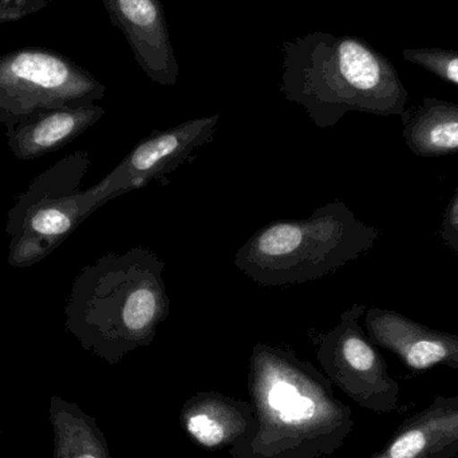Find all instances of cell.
<instances>
[{"instance_id": "cell-1", "label": "cell", "mask_w": 458, "mask_h": 458, "mask_svg": "<svg viewBox=\"0 0 458 458\" xmlns=\"http://www.w3.org/2000/svg\"><path fill=\"white\" fill-rule=\"evenodd\" d=\"M247 386L255 427L229 449L232 458L330 457L354 429L352 408L330 379L291 347L256 344Z\"/></svg>"}, {"instance_id": "cell-2", "label": "cell", "mask_w": 458, "mask_h": 458, "mask_svg": "<svg viewBox=\"0 0 458 458\" xmlns=\"http://www.w3.org/2000/svg\"><path fill=\"white\" fill-rule=\"evenodd\" d=\"M165 266L155 250L134 247L83 267L64 307L66 330L109 365L150 346L171 312Z\"/></svg>"}, {"instance_id": "cell-3", "label": "cell", "mask_w": 458, "mask_h": 458, "mask_svg": "<svg viewBox=\"0 0 458 458\" xmlns=\"http://www.w3.org/2000/svg\"><path fill=\"white\" fill-rule=\"evenodd\" d=\"M282 54L280 93L317 128H333L350 112L405 115L409 93L397 69L366 40L314 31L283 42Z\"/></svg>"}, {"instance_id": "cell-4", "label": "cell", "mask_w": 458, "mask_h": 458, "mask_svg": "<svg viewBox=\"0 0 458 458\" xmlns=\"http://www.w3.org/2000/svg\"><path fill=\"white\" fill-rule=\"evenodd\" d=\"M378 237L346 203L333 201L306 219L264 225L237 250L234 266L261 287L303 284L370 252Z\"/></svg>"}, {"instance_id": "cell-5", "label": "cell", "mask_w": 458, "mask_h": 458, "mask_svg": "<svg viewBox=\"0 0 458 458\" xmlns=\"http://www.w3.org/2000/svg\"><path fill=\"white\" fill-rule=\"evenodd\" d=\"M90 164L89 150L72 153L38 174L16 198L5 223L11 267L29 268L45 260L101 208L91 188H81Z\"/></svg>"}, {"instance_id": "cell-6", "label": "cell", "mask_w": 458, "mask_h": 458, "mask_svg": "<svg viewBox=\"0 0 458 458\" xmlns=\"http://www.w3.org/2000/svg\"><path fill=\"white\" fill-rule=\"evenodd\" d=\"M106 86L64 54L21 47L0 55V123L15 125L43 109L101 101Z\"/></svg>"}, {"instance_id": "cell-7", "label": "cell", "mask_w": 458, "mask_h": 458, "mask_svg": "<svg viewBox=\"0 0 458 458\" xmlns=\"http://www.w3.org/2000/svg\"><path fill=\"white\" fill-rule=\"evenodd\" d=\"M366 310L365 304H352L331 330L310 331V338L331 384L360 408L389 414L398 409L400 384L390 376L386 360L360 325Z\"/></svg>"}, {"instance_id": "cell-8", "label": "cell", "mask_w": 458, "mask_h": 458, "mask_svg": "<svg viewBox=\"0 0 458 458\" xmlns=\"http://www.w3.org/2000/svg\"><path fill=\"white\" fill-rule=\"evenodd\" d=\"M219 121L220 115L214 114L185 121L166 131H153L106 177L91 187L97 200L105 206L156 180L165 182L168 174L187 164L196 150L214 140Z\"/></svg>"}, {"instance_id": "cell-9", "label": "cell", "mask_w": 458, "mask_h": 458, "mask_svg": "<svg viewBox=\"0 0 458 458\" xmlns=\"http://www.w3.org/2000/svg\"><path fill=\"white\" fill-rule=\"evenodd\" d=\"M113 26L128 40L142 72L161 86H176L180 66L160 0H102Z\"/></svg>"}, {"instance_id": "cell-10", "label": "cell", "mask_w": 458, "mask_h": 458, "mask_svg": "<svg viewBox=\"0 0 458 458\" xmlns=\"http://www.w3.org/2000/svg\"><path fill=\"white\" fill-rule=\"evenodd\" d=\"M366 334L377 347L394 354L409 370L424 373L436 366L458 371V335L433 330L393 310L365 312Z\"/></svg>"}, {"instance_id": "cell-11", "label": "cell", "mask_w": 458, "mask_h": 458, "mask_svg": "<svg viewBox=\"0 0 458 458\" xmlns=\"http://www.w3.org/2000/svg\"><path fill=\"white\" fill-rule=\"evenodd\" d=\"M179 421L196 446L208 452L229 451L255 427V409L231 395L199 392L185 401Z\"/></svg>"}, {"instance_id": "cell-12", "label": "cell", "mask_w": 458, "mask_h": 458, "mask_svg": "<svg viewBox=\"0 0 458 458\" xmlns=\"http://www.w3.org/2000/svg\"><path fill=\"white\" fill-rule=\"evenodd\" d=\"M458 454V395H436L406 419L371 458H454Z\"/></svg>"}, {"instance_id": "cell-13", "label": "cell", "mask_w": 458, "mask_h": 458, "mask_svg": "<svg viewBox=\"0 0 458 458\" xmlns=\"http://www.w3.org/2000/svg\"><path fill=\"white\" fill-rule=\"evenodd\" d=\"M104 115L97 104L38 110L5 128L8 148L19 160H35L66 147Z\"/></svg>"}, {"instance_id": "cell-14", "label": "cell", "mask_w": 458, "mask_h": 458, "mask_svg": "<svg viewBox=\"0 0 458 458\" xmlns=\"http://www.w3.org/2000/svg\"><path fill=\"white\" fill-rule=\"evenodd\" d=\"M406 147L419 157L458 155V104L425 97L403 118Z\"/></svg>"}, {"instance_id": "cell-15", "label": "cell", "mask_w": 458, "mask_h": 458, "mask_svg": "<svg viewBox=\"0 0 458 458\" xmlns=\"http://www.w3.org/2000/svg\"><path fill=\"white\" fill-rule=\"evenodd\" d=\"M48 419L53 429V458H112L96 419L77 403L53 395Z\"/></svg>"}, {"instance_id": "cell-16", "label": "cell", "mask_w": 458, "mask_h": 458, "mask_svg": "<svg viewBox=\"0 0 458 458\" xmlns=\"http://www.w3.org/2000/svg\"><path fill=\"white\" fill-rule=\"evenodd\" d=\"M405 61L422 67L458 88V51L451 48L419 47L403 51Z\"/></svg>"}, {"instance_id": "cell-17", "label": "cell", "mask_w": 458, "mask_h": 458, "mask_svg": "<svg viewBox=\"0 0 458 458\" xmlns=\"http://www.w3.org/2000/svg\"><path fill=\"white\" fill-rule=\"evenodd\" d=\"M48 4L50 0H0V24L21 21Z\"/></svg>"}, {"instance_id": "cell-18", "label": "cell", "mask_w": 458, "mask_h": 458, "mask_svg": "<svg viewBox=\"0 0 458 458\" xmlns=\"http://www.w3.org/2000/svg\"><path fill=\"white\" fill-rule=\"evenodd\" d=\"M438 236L446 248L452 252L458 253V188L444 212Z\"/></svg>"}]
</instances>
